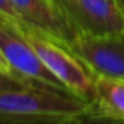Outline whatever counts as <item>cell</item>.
I'll list each match as a JSON object with an SVG mask.
<instances>
[{"label": "cell", "instance_id": "obj_1", "mask_svg": "<svg viewBox=\"0 0 124 124\" xmlns=\"http://www.w3.org/2000/svg\"><path fill=\"white\" fill-rule=\"evenodd\" d=\"M95 115L93 105L68 92L41 85L0 92V121L75 119Z\"/></svg>", "mask_w": 124, "mask_h": 124}, {"label": "cell", "instance_id": "obj_2", "mask_svg": "<svg viewBox=\"0 0 124 124\" xmlns=\"http://www.w3.org/2000/svg\"><path fill=\"white\" fill-rule=\"evenodd\" d=\"M20 28L44 65L68 89V92L93 105L96 97L95 79L80 60L68 48L57 44L30 25L22 24Z\"/></svg>", "mask_w": 124, "mask_h": 124}, {"label": "cell", "instance_id": "obj_3", "mask_svg": "<svg viewBox=\"0 0 124 124\" xmlns=\"http://www.w3.org/2000/svg\"><path fill=\"white\" fill-rule=\"evenodd\" d=\"M20 25L22 24L0 17V49L3 51L14 72L22 79L38 85L60 92H68V89L44 65L33 47L24 36Z\"/></svg>", "mask_w": 124, "mask_h": 124}, {"label": "cell", "instance_id": "obj_4", "mask_svg": "<svg viewBox=\"0 0 124 124\" xmlns=\"http://www.w3.org/2000/svg\"><path fill=\"white\" fill-rule=\"evenodd\" d=\"M76 35L124 33V17L115 0H54Z\"/></svg>", "mask_w": 124, "mask_h": 124}, {"label": "cell", "instance_id": "obj_5", "mask_svg": "<svg viewBox=\"0 0 124 124\" xmlns=\"http://www.w3.org/2000/svg\"><path fill=\"white\" fill-rule=\"evenodd\" d=\"M70 49L95 78L124 80V33L79 35Z\"/></svg>", "mask_w": 124, "mask_h": 124}, {"label": "cell", "instance_id": "obj_6", "mask_svg": "<svg viewBox=\"0 0 124 124\" xmlns=\"http://www.w3.org/2000/svg\"><path fill=\"white\" fill-rule=\"evenodd\" d=\"M23 23L70 48L78 35L54 0H11Z\"/></svg>", "mask_w": 124, "mask_h": 124}, {"label": "cell", "instance_id": "obj_7", "mask_svg": "<svg viewBox=\"0 0 124 124\" xmlns=\"http://www.w3.org/2000/svg\"><path fill=\"white\" fill-rule=\"evenodd\" d=\"M95 113L107 119L124 120V80L95 78Z\"/></svg>", "mask_w": 124, "mask_h": 124}, {"label": "cell", "instance_id": "obj_8", "mask_svg": "<svg viewBox=\"0 0 124 124\" xmlns=\"http://www.w3.org/2000/svg\"><path fill=\"white\" fill-rule=\"evenodd\" d=\"M32 85H38V84H33V83H31V81L23 80V79H19V78H12V76L0 73V92L1 91H9V89L27 88V87H32Z\"/></svg>", "mask_w": 124, "mask_h": 124}, {"label": "cell", "instance_id": "obj_9", "mask_svg": "<svg viewBox=\"0 0 124 124\" xmlns=\"http://www.w3.org/2000/svg\"><path fill=\"white\" fill-rule=\"evenodd\" d=\"M0 17L16 24H24L11 0H0Z\"/></svg>", "mask_w": 124, "mask_h": 124}, {"label": "cell", "instance_id": "obj_10", "mask_svg": "<svg viewBox=\"0 0 124 124\" xmlns=\"http://www.w3.org/2000/svg\"><path fill=\"white\" fill-rule=\"evenodd\" d=\"M68 120L71 119H25V120L0 121V124H65Z\"/></svg>", "mask_w": 124, "mask_h": 124}, {"label": "cell", "instance_id": "obj_11", "mask_svg": "<svg viewBox=\"0 0 124 124\" xmlns=\"http://www.w3.org/2000/svg\"><path fill=\"white\" fill-rule=\"evenodd\" d=\"M88 116H91V115L80 116V117H76V119H71V120H68L65 124H85ZM91 124H124V120H120V119H107V117H103V116L97 115Z\"/></svg>", "mask_w": 124, "mask_h": 124}, {"label": "cell", "instance_id": "obj_12", "mask_svg": "<svg viewBox=\"0 0 124 124\" xmlns=\"http://www.w3.org/2000/svg\"><path fill=\"white\" fill-rule=\"evenodd\" d=\"M0 73H3V75H8V76H12V78H19L22 79L20 76H17L16 73L14 72V70H12V67L9 65L8 60L6 59V56H4L3 51L0 49ZM24 80V79H23ZM28 81V80H27ZM35 84V83H33Z\"/></svg>", "mask_w": 124, "mask_h": 124}, {"label": "cell", "instance_id": "obj_13", "mask_svg": "<svg viewBox=\"0 0 124 124\" xmlns=\"http://www.w3.org/2000/svg\"><path fill=\"white\" fill-rule=\"evenodd\" d=\"M115 1H116V4H117V7H119V9H120L123 17H124V0H115Z\"/></svg>", "mask_w": 124, "mask_h": 124}]
</instances>
